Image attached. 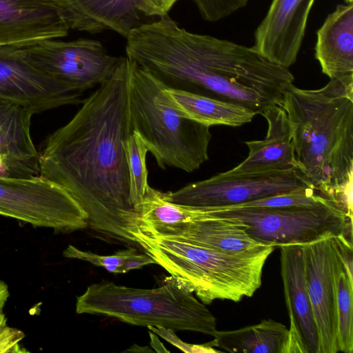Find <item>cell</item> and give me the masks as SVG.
Segmentation results:
<instances>
[{
  "mask_svg": "<svg viewBox=\"0 0 353 353\" xmlns=\"http://www.w3.org/2000/svg\"><path fill=\"white\" fill-rule=\"evenodd\" d=\"M133 63L123 57L70 121L48 137L39 165L40 174L63 187L85 212L88 226L134 243L140 212L130 200L123 146L133 132L129 112Z\"/></svg>",
  "mask_w": 353,
  "mask_h": 353,
  "instance_id": "cell-1",
  "label": "cell"
},
{
  "mask_svg": "<svg viewBox=\"0 0 353 353\" xmlns=\"http://www.w3.org/2000/svg\"><path fill=\"white\" fill-rule=\"evenodd\" d=\"M126 57L168 88L235 103L261 114L281 105L293 83L287 68L252 46L193 33L165 14L131 32Z\"/></svg>",
  "mask_w": 353,
  "mask_h": 353,
  "instance_id": "cell-2",
  "label": "cell"
},
{
  "mask_svg": "<svg viewBox=\"0 0 353 353\" xmlns=\"http://www.w3.org/2000/svg\"><path fill=\"white\" fill-rule=\"evenodd\" d=\"M290 122L296 169L312 187L352 218L353 83L289 85L281 105Z\"/></svg>",
  "mask_w": 353,
  "mask_h": 353,
  "instance_id": "cell-3",
  "label": "cell"
},
{
  "mask_svg": "<svg viewBox=\"0 0 353 353\" xmlns=\"http://www.w3.org/2000/svg\"><path fill=\"white\" fill-rule=\"evenodd\" d=\"M156 263L200 301L239 302L252 296L261 285L262 272L274 246L263 245L238 252H219L173 236L139 230L133 234Z\"/></svg>",
  "mask_w": 353,
  "mask_h": 353,
  "instance_id": "cell-4",
  "label": "cell"
},
{
  "mask_svg": "<svg viewBox=\"0 0 353 353\" xmlns=\"http://www.w3.org/2000/svg\"><path fill=\"white\" fill-rule=\"evenodd\" d=\"M133 63L129 92L133 131L161 168L199 169L209 158L210 127L181 115L167 97V86Z\"/></svg>",
  "mask_w": 353,
  "mask_h": 353,
  "instance_id": "cell-5",
  "label": "cell"
},
{
  "mask_svg": "<svg viewBox=\"0 0 353 353\" xmlns=\"http://www.w3.org/2000/svg\"><path fill=\"white\" fill-rule=\"evenodd\" d=\"M77 314H102L140 326L201 332H216L215 316L193 292L171 276L157 288L139 289L113 282L94 283L77 296Z\"/></svg>",
  "mask_w": 353,
  "mask_h": 353,
  "instance_id": "cell-6",
  "label": "cell"
},
{
  "mask_svg": "<svg viewBox=\"0 0 353 353\" xmlns=\"http://www.w3.org/2000/svg\"><path fill=\"white\" fill-rule=\"evenodd\" d=\"M204 219H219L243 228L266 245H305L352 230V219L332 201L279 208H205Z\"/></svg>",
  "mask_w": 353,
  "mask_h": 353,
  "instance_id": "cell-7",
  "label": "cell"
},
{
  "mask_svg": "<svg viewBox=\"0 0 353 353\" xmlns=\"http://www.w3.org/2000/svg\"><path fill=\"white\" fill-rule=\"evenodd\" d=\"M0 215L68 232L88 226V216L60 185L40 175L0 176Z\"/></svg>",
  "mask_w": 353,
  "mask_h": 353,
  "instance_id": "cell-8",
  "label": "cell"
},
{
  "mask_svg": "<svg viewBox=\"0 0 353 353\" xmlns=\"http://www.w3.org/2000/svg\"><path fill=\"white\" fill-rule=\"evenodd\" d=\"M15 47L35 68L82 93L110 79L123 57L109 54L97 40L83 38L46 39Z\"/></svg>",
  "mask_w": 353,
  "mask_h": 353,
  "instance_id": "cell-9",
  "label": "cell"
},
{
  "mask_svg": "<svg viewBox=\"0 0 353 353\" xmlns=\"http://www.w3.org/2000/svg\"><path fill=\"white\" fill-rule=\"evenodd\" d=\"M307 188H313L296 169L291 168L229 175L221 172L165 194L170 201L176 204L221 208Z\"/></svg>",
  "mask_w": 353,
  "mask_h": 353,
  "instance_id": "cell-10",
  "label": "cell"
},
{
  "mask_svg": "<svg viewBox=\"0 0 353 353\" xmlns=\"http://www.w3.org/2000/svg\"><path fill=\"white\" fill-rule=\"evenodd\" d=\"M82 95L35 68L15 46L0 47V99L19 103L34 114L82 103Z\"/></svg>",
  "mask_w": 353,
  "mask_h": 353,
  "instance_id": "cell-11",
  "label": "cell"
},
{
  "mask_svg": "<svg viewBox=\"0 0 353 353\" xmlns=\"http://www.w3.org/2000/svg\"><path fill=\"white\" fill-rule=\"evenodd\" d=\"M307 292L315 321L319 353H337L336 272L339 256L334 237L303 245Z\"/></svg>",
  "mask_w": 353,
  "mask_h": 353,
  "instance_id": "cell-12",
  "label": "cell"
},
{
  "mask_svg": "<svg viewBox=\"0 0 353 353\" xmlns=\"http://www.w3.org/2000/svg\"><path fill=\"white\" fill-rule=\"evenodd\" d=\"M69 29L90 34L112 30L125 39L159 19L145 0H52Z\"/></svg>",
  "mask_w": 353,
  "mask_h": 353,
  "instance_id": "cell-13",
  "label": "cell"
},
{
  "mask_svg": "<svg viewBox=\"0 0 353 353\" xmlns=\"http://www.w3.org/2000/svg\"><path fill=\"white\" fill-rule=\"evenodd\" d=\"M315 0H272L254 32L252 48L288 68L296 61Z\"/></svg>",
  "mask_w": 353,
  "mask_h": 353,
  "instance_id": "cell-14",
  "label": "cell"
},
{
  "mask_svg": "<svg viewBox=\"0 0 353 353\" xmlns=\"http://www.w3.org/2000/svg\"><path fill=\"white\" fill-rule=\"evenodd\" d=\"M69 30L52 0H0V47L61 38Z\"/></svg>",
  "mask_w": 353,
  "mask_h": 353,
  "instance_id": "cell-15",
  "label": "cell"
},
{
  "mask_svg": "<svg viewBox=\"0 0 353 353\" xmlns=\"http://www.w3.org/2000/svg\"><path fill=\"white\" fill-rule=\"evenodd\" d=\"M32 115L21 104L0 99V176L40 175L39 152L30 134Z\"/></svg>",
  "mask_w": 353,
  "mask_h": 353,
  "instance_id": "cell-16",
  "label": "cell"
},
{
  "mask_svg": "<svg viewBox=\"0 0 353 353\" xmlns=\"http://www.w3.org/2000/svg\"><path fill=\"white\" fill-rule=\"evenodd\" d=\"M261 114L268 122L264 139L248 141V157L224 174H239L296 169L291 128L281 105H272Z\"/></svg>",
  "mask_w": 353,
  "mask_h": 353,
  "instance_id": "cell-17",
  "label": "cell"
},
{
  "mask_svg": "<svg viewBox=\"0 0 353 353\" xmlns=\"http://www.w3.org/2000/svg\"><path fill=\"white\" fill-rule=\"evenodd\" d=\"M315 58L330 79L353 83V3L327 16L316 32Z\"/></svg>",
  "mask_w": 353,
  "mask_h": 353,
  "instance_id": "cell-18",
  "label": "cell"
},
{
  "mask_svg": "<svg viewBox=\"0 0 353 353\" xmlns=\"http://www.w3.org/2000/svg\"><path fill=\"white\" fill-rule=\"evenodd\" d=\"M281 273L288 314H292L310 353H319V341L307 292L303 245H281Z\"/></svg>",
  "mask_w": 353,
  "mask_h": 353,
  "instance_id": "cell-19",
  "label": "cell"
},
{
  "mask_svg": "<svg viewBox=\"0 0 353 353\" xmlns=\"http://www.w3.org/2000/svg\"><path fill=\"white\" fill-rule=\"evenodd\" d=\"M165 93L171 105L181 115L210 127L240 126L250 123L256 115L241 105L192 92L167 87Z\"/></svg>",
  "mask_w": 353,
  "mask_h": 353,
  "instance_id": "cell-20",
  "label": "cell"
},
{
  "mask_svg": "<svg viewBox=\"0 0 353 353\" xmlns=\"http://www.w3.org/2000/svg\"><path fill=\"white\" fill-rule=\"evenodd\" d=\"M288 333L284 324L269 319L238 330H216L211 341L229 352L283 353Z\"/></svg>",
  "mask_w": 353,
  "mask_h": 353,
  "instance_id": "cell-21",
  "label": "cell"
},
{
  "mask_svg": "<svg viewBox=\"0 0 353 353\" xmlns=\"http://www.w3.org/2000/svg\"><path fill=\"white\" fill-rule=\"evenodd\" d=\"M172 236L228 253H238L266 245L252 239L241 226L219 219L195 221Z\"/></svg>",
  "mask_w": 353,
  "mask_h": 353,
  "instance_id": "cell-22",
  "label": "cell"
},
{
  "mask_svg": "<svg viewBox=\"0 0 353 353\" xmlns=\"http://www.w3.org/2000/svg\"><path fill=\"white\" fill-rule=\"evenodd\" d=\"M339 352H353V283L339 258L336 272Z\"/></svg>",
  "mask_w": 353,
  "mask_h": 353,
  "instance_id": "cell-23",
  "label": "cell"
},
{
  "mask_svg": "<svg viewBox=\"0 0 353 353\" xmlns=\"http://www.w3.org/2000/svg\"><path fill=\"white\" fill-rule=\"evenodd\" d=\"M123 146L129 172L130 200L139 210V205L150 186L146 166L148 150L140 136L134 131L125 141Z\"/></svg>",
  "mask_w": 353,
  "mask_h": 353,
  "instance_id": "cell-24",
  "label": "cell"
},
{
  "mask_svg": "<svg viewBox=\"0 0 353 353\" xmlns=\"http://www.w3.org/2000/svg\"><path fill=\"white\" fill-rule=\"evenodd\" d=\"M137 250L128 248L120 250L112 255H99L91 252L83 251L72 245H69L63 251V256L88 261L94 265L103 267L112 273H123L122 265Z\"/></svg>",
  "mask_w": 353,
  "mask_h": 353,
  "instance_id": "cell-25",
  "label": "cell"
},
{
  "mask_svg": "<svg viewBox=\"0 0 353 353\" xmlns=\"http://www.w3.org/2000/svg\"><path fill=\"white\" fill-rule=\"evenodd\" d=\"M202 18L216 22L245 7L249 0H192Z\"/></svg>",
  "mask_w": 353,
  "mask_h": 353,
  "instance_id": "cell-26",
  "label": "cell"
},
{
  "mask_svg": "<svg viewBox=\"0 0 353 353\" xmlns=\"http://www.w3.org/2000/svg\"><path fill=\"white\" fill-rule=\"evenodd\" d=\"M148 328L150 331H152L153 333L160 336L163 339L185 352H220L219 350L214 348L211 341L201 345L187 343L181 340L174 333L173 330L163 327L152 326H149Z\"/></svg>",
  "mask_w": 353,
  "mask_h": 353,
  "instance_id": "cell-27",
  "label": "cell"
},
{
  "mask_svg": "<svg viewBox=\"0 0 353 353\" xmlns=\"http://www.w3.org/2000/svg\"><path fill=\"white\" fill-rule=\"evenodd\" d=\"M24 336L21 330L6 325L0 330V353L27 352L19 345Z\"/></svg>",
  "mask_w": 353,
  "mask_h": 353,
  "instance_id": "cell-28",
  "label": "cell"
},
{
  "mask_svg": "<svg viewBox=\"0 0 353 353\" xmlns=\"http://www.w3.org/2000/svg\"><path fill=\"white\" fill-rule=\"evenodd\" d=\"M289 317L290 328L288 329L283 353H310L294 318L292 314H289Z\"/></svg>",
  "mask_w": 353,
  "mask_h": 353,
  "instance_id": "cell-29",
  "label": "cell"
},
{
  "mask_svg": "<svg viewBox=\"0 0 353 353\" xmlns=\"http://www.w3.org/2000/svg\"><path fill=\"white\" fill-rule=\"evenodd\" d=\"M150 264H156V263L148 254L136 252L123 264L122 272L125 273L132 270L140 269Z\"/></svg>",
  "mask_w": 353,
  "mask_h": 353,
  "instance_id": "cell-30",
  "label": "cell"
},
{
  "mask_svg": "<svg viewBox=\"0 0 353 353\" xmlns=\"http://www.w3.org/2000/svg\"><path fill=\"white\" fill-rule=\"evenodd\" d=\"M158 14L159 17L168 14L179 0H145Z\"/></svg>",
  "mask_w": 353,
  "mask_h": 353,
  "instance_id": "cell-31",
  "label": "cell"
},
{
  "mask_svg": "<svg viewBox=\"0 0 353 353\" xmlns=\"http://www.w3.org/2000/svg\"><path fill=\"white\" fill-rule=\"evenodd\" d=\"M9 297L8 287L6 282L0 280V310L3 308Z\"/></svg>",
  "mask_w": 353,
  "mask_h": 353,
  "instance_id": "cell-32",
  "label": "cell"
},
{
  "mask_svg": "<svg viewBox=\"0 0 353 353\" xmlns=\"http://www.w3.org/2000/svg\"><path fill=\"white\" fill-rule=\"evenodd\" d=\"M7 325V319L3 310H0V330Z\"/></svg>",
  "mask_w": 353,
  "mask_h": 353,
  "instance_id": "cell-33",
  "label": "cell"
},
{
  "mask_svg": "<svg viewBox=\"0 0 353 353\" xmlns=\"http://www.w3.org/2000/svg\"><path fill=\"white\" fill-rule=\"evenodd\" d=\"M345 3H353V0H344Z\"/></svg>",
  "mask_w": 353,
  "mask_h": 353,
  "instance_id": "cell-34",
  "label": "cell"
}]
</instances>
